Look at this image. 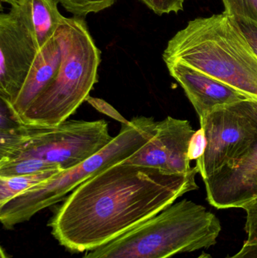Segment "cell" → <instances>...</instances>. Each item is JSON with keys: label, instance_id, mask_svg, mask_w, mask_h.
Here are the masks:
<instances>
[{"label": "cell", "instance_id": "cell-1", "mask_svg": "<svg viewBox=\"0 0 257 258\" xmlns=\"http://www.w3.org/2000/svg\"><path fill=\"white\" fill-rule=\"evenodd\" d=\"M197 166L184 174L119 163L75 188L49 223L59 243L74 252L92 251L158 215L199 189Z\"/></svg>", "mask_w": 257, "mask_h": 258}, {"label": "cell", "instance_id": "cell-2", "mask_svg": "<svg viewBox=\"0 0 257 258\" xmlns=\"http://www.w3.org/2000/svg\"><path fill=\"white\" fill-rule=\"evenodd\" d=\"M164 63L179 62L257 101V55L233 17L223 12L189 21L167 42Z\"/></svg>", "mask_w": 257, "mask_h": 258}, {"label": "cell", "instance_id": "cell-3", "mask_svg": "<svg viewBox=\"0 0 257 258\" xmlns=\"http://www.w3.org/2000/svg\"><path fill=\"white\" fill-rule=\"evenodd\" d=\"M221 228L214 214L185 199L82 258H170L215 245Z\"/></svg>", "mask_w": 257, "mask_h": 258}, {"label": "cell", "instance_id": "cell-4", "mask_svg": "<svg viewBox=\"0 0 257 258\" xmlns=\"http://www.w3.org/2000/svg\"><path fill=\"white\" fill-rule=\"evenodd\" d=\"M56 36L62 51L58 73L18 123L33 126L63 123L86 101L98 82L101 51L84 20L65 17Z\"/></svg>", "mask_w": 257, "mask_h": 258}, {"label": "cell", "instance_id": "cell-5", "mask_svg": "<svg viewBox=\"0 0 257 258\" xmlns=\"http://www.w3.org/2000/svg\"><path fill=\"white\" fill-rule=\"evenodd\" d=\"M113 139L104 119L33 126L15 122L7 109L6 116L1 113L0 161L36 159L64 171L99 153Z\"/></svg>", "mask_w": 257, "mask_h": 258}, {"label": "cell", "instance_id": "cell-6", "mask_svg": "<svg viewBox=\"0 0 257 258\" xmlns=\"http://www.w3.org/2000/svg\"><path fill=\"white\" fill-rule=\"evenodd\" d=\"M156 125L153 118L145 116L122 124L119 133L99 153L0 206L3 227L10 230L29 221L38 212L61 201L66 194L95 174L123 162L155 135Z\"/></svg>", "mask_w": 257, "mask_h": 258}, {"label": "cell", "instance_id": "cell-7", "mask_svg": "<svg viewBox=\"0 0 257 258\" xmlns=\"http://www.w3.org/2000/svg\"><path fill=\"white\" fill-rule=\"evenodd\" d=\"M199 120L206 149L196 165L203 180L235 168L257 145V113L252 100L219 107Z\"/></svg>", "mask_w": 257, "mask_h": 258}, {"label": "cell", "instance_id": "cell-8", "mask_svg": "<svg viewBox=\"0 0 257 258\" xmlns=\"http://www.w3.org/2000/svg\"><path fill=\"white\" fill-rule=\"evenodd\" d=\"M33 35L9 11L0 15V98L12 104L39 54Z\"/></svg>", "mask_w": 257, "mask_h": 258}, {"label": "cell", "instance_id": "cell-9", "mask_svg": "<svg viewBox=\"0 0 257 258\" xmlns=\"http://www.w3.org/2000/svg\"><path fill=\"white\" fill-rule=\"evenodd\" d=\"M196 131L187 119L167 116L157 122L155 135L121 163L155 168L168 174H184L193 169L189 145Z\"/></svg>", "mask_w": 257, "mask_h": 258}, {"label": "cell", "instance_id": "cell-10", "mask_svg": "<svg viewBox=\"0 0 257 258\" xmlns=\"http://www.w3.org/2000/svg\"><path fill=\"white\" fill-rule=\"evenodd\" d=\"M170 75L184 89L199 119L224 106L247 99L232 88L179 62L165 63Z\"/></svg>", "mask_w": 257, "mask_h": 258}, {"label": "cell", "instance_id": "cell-11", "mask_svg": "<svg viewBox=\"0 0 257 258\" xmlns=\"http://www.w3.org/2000/svg\"><path fill=\"white\" fill-rule=\"evenodd\" d=\"M62 51L57 36L39 51L28 76L12 104L6 106L12 119L18 122L52 83L61 63Z\"/></svg>", "mask_w": 257, "mask_h": 258}, {"label": "cell", "instance_id": "cell-12", "mask_svg": "<svg viewBox=\"0 0 257 258\" xmlns=\"http://www.w3.org/2000/svg\"><path fill=\"white\" fill-rule=\"evenodd\" d=\"M57 0H12L10 12L33 35L40 50L55 36L65 17Z\"/></svg>", "mask_w": 257, "mask_h": 258}, {"label": "cell", "instance_id": "cell-13", "mask_svg": "<svg viewBox=\"0 0 257 258\" xmlns=\"http://www.w3.org/2000/svg\"><path fill=\"white\" fill-rule=\"evenodd\" d=\"M252 101L257 113V101ZM256 170L257 145L235 168L221 170L204 180L208 203L216 209H226L231 197Z\"/></svg>", "mask_w": 257, "mask_h": 258}, {"label": "cell", "instance_id": "cell-14", "mask_svg": "<svg viewBox=\"0 0 257 258\" xmlns=\"http://www.w3.org/2000/svg\"><path fill=\"white\" fill-rule=\"evenodd\" d=\"M61 171H47L12 177L0 176V206L29 189L49 180Z\"/></svg>", "mask_w": 257, "mask_h": 258}, {"label": "cell", "instance_id": "cell-15", "mask_svg": "<svg viewBox=\"0 0 257 258\" xmlns=\"http://www.w3.org/2000/svg\"><path fill=\"white\" fill-rule=\"evenodd\" d=\"M63 171L56 165L36 159H13L0 161V176L24 175V174H37L47 171Z\"/></svg>", "mask_w": 257, "mask_h": 258}, {"label": "cell", "instance_id": "cell-16", "mask_svg": "<svg viewBox=\"0 0 257 258\" xmlns=\"http://www.w3.org/2000/svg\"><path fill=\"white\" fill-rule=\"evenodd\" d=\"M67 12L75 17H84L105 10L117 0H57Z\"/></svg>", "mask_w": 257, "mask_h": 258}, {"label": "cell", "instance_id": "cell-17", "mask_svg": "<svg viewBox=\"0 0 257 258\" xmlns=\"http://www.w3.org/2000/svg\"><path fill=\"white\" fill-rule=\"evenodd\" d=\"M257 198V170L231 197L226 209H242Z\"/></svg>", "mask_w": 257, "mask_h": 258}, {"label": "cell", "instance_id": "cell-18", "mask_svg": "<svg viewBox=\"0 0 257 258\" xmlns=\"http://www.w3.org/2000/svg\"><path fill=\"white\" fill-rule=\"evenodd\" d=\"M225 13L257 23V0H223Z\"/></svg>", "mask_w": 257, "mask_h": 258}, {"label": "cell", "instance_id": "cell-19", "mask_svg": "<svg viewBox=\"0 0 257 258\" xmlns=\"http://www.w3.org/2000/svg\"><path fill=\"white\" fill-rule=\"evenodd\" d=\"M158 15L178 13L184 10L185 0H139Z\"/></svg>", "mask_w": 257, "mask_h": 258}, {"label": "cell", "instance_id": "cell-20", "mask_svg": "<svg viewBox=\"0 0 257 258\" xmlns=\"http://www.w3.org/2000/svg\"><path fill=\"white\" fill-rule=\"evenodd\" d=\"M246 212L247 242H257V198L242 208Z\"/></svg>", "mask_w": 257, "mask_h": 258}, {"label": "cell", "instance_id": "cell-21", "mask_svg": "<svg viewBox=\"0 0 257 258\" xmlns=\"http://www.w3.org/2000/svg\"><path fill=\"white\" fill-rule=\"evenodd\" d=\"M206 149V137L205 131L202 128L195 132L194 135L190 140L189 145L188 156L191 161H197L200 159L205 152Z\"/></svg>", "mask_w": 257, "mask_h": 258}, {"label": "cell", "instance_id": "cell-22", "mask_svg": "<svg viewBox=\"0 0 257 258\" xmlns=\"http://www.w3.org/2000/svg\"><path fill=\"white\" fill-rule=\"evenodd\" d=\"M233 18L257 55V23L241 17Z\"/></svg>", "mask_w": 257, "mask_h": 258}, {"label": "cell", "instance_id": "cell-23", "mask_svg": "<svg viewBox=\"0 0 257 258\" xmlns=\"http://www.w3.org/2000/svg\"><path fill=\"white\" fill-rule=\"evenodd\" d=\"M86 101L89 103L92 107H95L97 110L116 119L120 123H127L128 122L126 119L123 117L114 107H112L108 103L106 102L104 100L100 98H95L93 97L89 96L86 99Z\"/></svg>", "mask_w": 257, "mask_h": 258}, {"label": "cell", "instance_id": "cell-24", "mask_svg": "<svg viewBox=\"0 0 257 258\" xmlns=\"http://www.w3.org/2000/svg\"><path fill=\"white\" fill-rule=\"evenodd\" d=\"M227 258H257V242H249L245 241L236 254Z\"/></svg>", "mask_w": 257, "mask_h": 258}, {"label": "cell", "instance_id": "cell-25", "mask_svg": "<svg viewBox=\"0 0 257 258\" xmlns=\"http://www.w3.org/2000/svg\"><path fill=\"white\" fill-rule=\"evenodd\" d=\"M0 258H9L3 248H1V251H0Z\"/></svg>", "mask_w": 257, "mask_h": 258}, {"label": "cell", "instance_id": "cell-26", "mask_svg": "<svg viewBox=\"0 0 257 258\" xmlns=\"http://www.w3.org/2000/svg\"><path fill=\"white\" fill-rule=\"evenodd\" d=\"M198 258H213L211 255L208 254H203L202 255L199 256Z\"/></svg>", "mask_w": 257, "mask_h": 258}, {"label": "cell", "instance_id": "cell-27", "mask_svg": "<svg viewBox=\"0 0 257 258\" xmlns=\"http://www.w3.org/2000/svg\"><path fill=\"white\" fill-rule=\"evenodd\" d=\"M1 1L4 2V3H9L11 1H12V0H1Z\"/></svg>", "mask_w": 257, "mask_h": 258}]
</instances>
